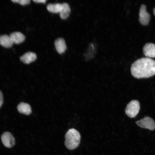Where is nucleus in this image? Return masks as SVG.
<instances>
[{
    "instance_id": "nucleus-1",
    "label": "nucleus",
    "mask_w": 155,
    "mask_h": 155,
    "mask_svg": "<svg viewBox=\"0 0 155 155\" xmlns=\"http://www.w3.org/2000/svg\"><path fill=\"white\" fill-rule=\"evenodd\" d=\"M132 75L138 79L147 78L155 75V61L148 57L139 59L131 65Z\"/></svg>"
},
{
    "instance_id": "nucleus-2",
    "label": "nucleus",
    "mask_w": 155,
    "mask_h": 155,
    "mask_svg": "<svg viewBox=\"0 0 155 155\" xmlns=\"http://www.w3.org/2000/svg\"><path fill=\"white\" fill-rule=\"evenodd\" d=\"M65 145L69 150H73L78 146L81 136L79 132L75 129H69L65 135Z\"/></svg>"
},
{
    "instance_id": "nucleus-3",
    "label": "nucleus",
    "mask_w": 155,
    "mask_h": 155,
    "mask_svg": "<svg viewBox=\"0 0 155 155\" xmlns=\"http://www.w3.org/2000/svg\"><path fill=\"white\" fill-rule=\"evenodd\" d=\"M140 109V106L139 102L137 100H133L127 104L125 111L129 117L134 118L137 114Z\"/></svg>"
},
{
    "instance_id": "nucleus-4",
    "label": "nucleus",
    "mask_w": 155,
    "mask_h": 155,
    "mask_svg": "<svg viewBox=\"0 0 155 155\" xmlns=\"http://www.w3.org/2000/svg\"><path fill=\"white\" fill-rule=\"evenodd\" d=\"M139 127L144 128L153 130L155 129V123L154 120L151 117H146L136 122Z\"/></svg>"
},
{
    "instance_id": "nucleus-5",
    "label": "nucleus",
    "mask_w": 155,
    "mask_h": 155,
    "mask_svg": "<svg viewBox=\"0 0 155 155\" xmlns=\"http://www.w3.org/2000/svg\"><path fill=\"white\" fill-rule=\"evenodd\" d=\"M139 14V20L140 23L143 25H148L150 20V16L146 11V7L145 5H141Z\"/></svg>"
},
{
    "instance_id": "nucleus-6",
    "label": "nucleus",
    "mask_w": 155,
    "mask_h": 155,
    "mask_svg": "<svg viewBox=\"0 0 155 155\" xmlns=\"http://www.w3.org/2000/svg\"><path fill=\"white\" fill-rule=\"evenodd\" d=\"M1 138L3 144L7 148H11L15 144V139L10 132H6L4 133L2 135Z\"/></svg>"
},
{
    "instance_id": "nucleus-7",
    "label": "nucleus",
    "mask_w": 155,
    "mask_h": 155,
    "mask_svg": "<svg viewBox=\"0 0 155 155\" xmlns=\"http://www.w3.org/2000/svg\"><path fill=\"white\" fill-rule=\"evenodd\" d=\"M143 52L147 57H155V44L152 43H148L143 47Z\"/></svg>"
},
{
    "instance_id": "nucleus-8",
    "label": "nucleus",
    "mask_w": 155,
    "mask_h": 155,
    "mask_svg": "<svg viewBox=\"0 0 155 155\" xmlns=\"http://www.w3.org/2000/svg\"><path fill=\"white\" fill-rule=\"evenodd\" d=\"M55 46L57 52L60 54L63 53L67 48L65 40L62 38L57 39L55 41Z\"/></svg>"
},
{
    "instance_id": "nucleus-9",
    "label": "nucleus",
    "mask_w": 155,
    "mask_h": 155,
    "mask_svg": "<svg viewBox=\"0 0 155 155\" xmlns=\"http://www.w3.org/2000/svg\"><path fill=\"white\" fill-rule=\"evenodd\" d=\"M36 58V55L35 53L28 52L21 56L20 59L24 63L28 64L35 60Z\"/></svg>"
},
{
    "instance_id": "nucleus-10",
    "label": "nucleus",
    "mask_w": 155,
    "mask_h": 155,
    "mask_svg": "<svg viewBox=\"0 0 155 155\" xmlns=\"http://www.w3.org/2000/svg\"><path fill=\"white\" fill-rule=\"evenodd\" d=\"M9 36L13 43L19 44L23 42L25 39V36L20 32H14L11 33Z\"/></svg>"
},
{
    "instance_id": "nucleus-11",
    "label": "nucleus",
    "mask_w": 155,
    "mask_h": 155,
    "mask_svg": "<svg viewBox=\"0 0 155 155\" xmlns=\"http://www.w3.org/2000/svg\"><path fill=\"white\" fill-rule=\"evenodd\" d=\"M70 11V7L68 3H63L59 12L60 17L63 19H66L69 17Z\"/></svg>"
},
{
    "instance_id": "nucleus-12",
    "label": "nucleus",
    "mask_w": 155,
    "mask_h": 155,
    "mask_svg": "<svg viewBox=\"0 0 155 155\" xmlns=\"http://www.w3.org/2000/svg\"><path fill=\"white\" fill-rule=\"evenodd\" d=\"M17 109L19 113L26 115H29L32 112L30 106L28 104L23 102H21L18 105Z\"/></svg>"
},
{
    "instance_id": "nucleus-13",
    "label": "nucleus",
    "mask_w": 155,
    "mask_h": 155,
    "mask_svg": "<svg viewBox=\"0 0 155 155\" xmlns=\"http://www.w3.org/2000/svg\"><path fill=\"white\" fill-rule=\"evenodd\" d=\"M13 43L9 36L5 34L0 36V44L5 48L12 46Z\"/></svg>"
},
{
    "instance_id": "nucleus-14",
    "label": "nucleus",
    "mask_w": 155,
    "mask_h": 155,
    "mask_svg": "<svg viewBox=\"0 0 155 155\" xmlns=\"http://www.w3.org/2000/svg\"><path fill=\"white\" fill-rule=\"evenodd\" d=\"M62 7V4L59 3H50L46 7L47 10L53 13H58L60 12Z\"/></svg>"
},
{
    "instance_id": "nucleus-15",
    "label": "nucleus",
    "mask_w": 155,
    "mask_h": 155,
    "mask_svg": "<svg viewBox=\"0 0 155 155\" xmlns=\"http://www.w3.org/2000/svg\"><path fill=\"white\" fill-rule=\"evenodd\" d=\"M13 3H18L22 5H25L29 4L30 2V0H11Z\"/></svg>"
},
{
    "instance_id": "nucleus-16",
    "label": "nucleus",
    "mask_w": 155,
    "mask_h": 155,
    "mask_svg": "<svg viewBox=\"0 0 155 155\" xmlns=\"http://www.w3.org/2000/svg\"><path fill=\"white\" fill-rule=\"evenodd\" d=\"M3 103V94L0 90V108L1 106Z\"/></svg>"
},
{
    "instance_id": "nucleus-17",
    "label": "nucleus",
    "mask_w": 155,
    "mask_h": 155,
    "mask_svg": "<svg viewBox=\"0 0 155 155\" xmlns=\"http://www.w3.org/2000/svg\"><path fill=\"white\" fill-rule=\"evenodd\" d=\"M46 0H34L33 1L37 3H46Z\"/></svg>"
},
{
    "instance_id": "nucleus-18",
    "label": "nucleus",
    "mask_w": 155,
    "mask_h": 155,
    "mask_svg": "<svg viewBox=\"0 0 155 155\" xmlns=\"http://www.w3.org/2000/svg\"><path fill=\"white\" fill-rule=\"evenodd\" d=\"M153 12L154 15L155 16V7H154L153 9Z\"/></svg>"
}]
</instances>
